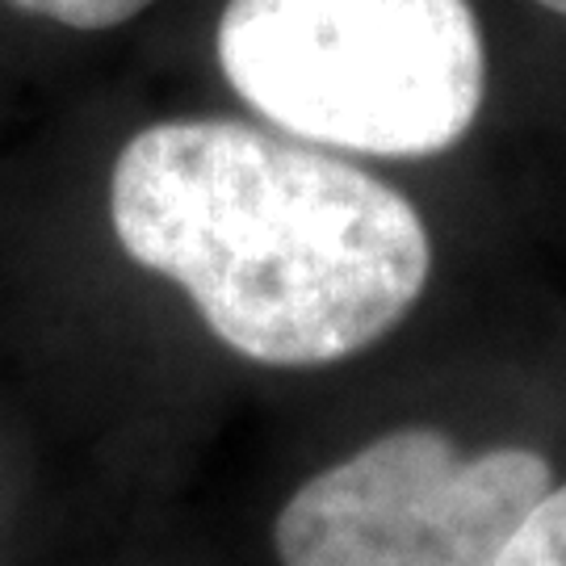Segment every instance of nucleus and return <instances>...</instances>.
<instances>
[{"instance_id":"7ed1b4c3","label":"nucleus","mask_w":566,"mask_h":566,"mask_svg":"<svg viewBox=\"0 0 566 566\" xmlns=\"http://www.w3.org/2000/svg\"><path fill=\"white\" fill-rule=\"evenodd\" d=\"M549 486L537 449L462 453L437 428H395L298 486L273 546L282 566H495Z\"/></svg>"},{"instance_id":"f03ea898","label":"nucleus","mask_w":566,"mask_h":566,"mask_svg":"<svg viewBox=\"0 0 566 566\" xmlns=\"http://www.w3.org/2000/svg\"><path fill=\"white\" fill-rule=\"evenodd\" d=\"M214 51L261 118L357 156H441L483 114L470 0H227Z\"/></svg>"},{"instance_id":"20e7f679","label":"nucleus","mask_w":566,"mask_h":566,"mask_svg":"<svg viewBox=\"0 0 566 566\" xmlns=\"http://www.w3.org/2000/svg\"><path fill=\"white\" fill-rule=\"evenodd\" d=\"M495 566H566V483H554L528 507Z\"/></svg>"},{"instance_id":"f257e3e1","label":"nucleus","mask_w":566,"mask_h":566,"mask_svg":"<svg viewBox=\"0 0 566 566\" xmlns=\"http://www.w3.org/2000/svg\"><path fill=\"white\" fill-rule=\"evenodd\" d=\"M109 219L126 256L193 298L240 357L332 365L420 303L432 240L399 189L227 118L156 122L122 147Z\"/></svg>"},{"instance_id":"39448f33","label":"nucleus","mask_w":566,"mask_h":566,"mask_svg":"<svg viewBox=\"0 0 566 566\" xmlns=\"http://www.w3.org/2000/svg\"><path fill=\"white\" fill-rule=\"evenodd\" d=\"M9 4L72 30H114L122 21L139 18L151 0H9Z\"/></svg>"},{"instance_id":"423d86ee","label":"nucleus","mask_w":566,"mask_h":566,"mask_svg":"<svg viewBox=\"0 0 566 566\" xmlns=\"http://www.w3.org/2000/svg\"><path fill=\"white\" fill-rule=\"evenodd\" d=\"M537 4H542V9H549V13H563V18H566V0H537Z\"/></svg>"}]
</instances>
